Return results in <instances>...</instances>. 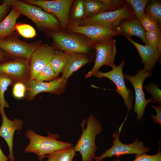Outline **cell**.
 <instances>
[{"label":"cell","instance_id":"cell-20","mask_svg":"<svg viewBox=\"0 0 161 161\" xmlns=\"http://www.w3.org/2000/svg\"><path fill=\"white\" fill-rule=\"evenodd\" d=\"M20 15L18 10L13 7L9 14L0 23V40L10 36L13 33L16 21Z\"/></svg>","mask_w":161,"mask_h":161},{"label":"cell","instance_id":"cell-2","mask_svg":"<svg viewBox=\"0 0 161 161\" xmlns=\"http://www.w3.org/2000/svg\"><path fill=\"white\" fill-rule=\"evenodd\" d=\"M3 2L16 8L20 14L31 19L40 30L48 32L62 31L60 24L56 17L39 7L19 0H5Z\"/></svg>","mask_w":161,"mask_h":161},{"label":"cell","instance_id":"cell-1","mask_svg":"<svg viewBox=\"0 0 161 161\" xmlns=\"http://www.w3.org/2000/svg\"><path fill=\"white\" fill-rule=\"evenodd\" d=\"M25 134L30 142L25 148L24 152L35 154L38 157V161H42L45 156L55 151L73 146L70 143L58 140L60 136L57 134L48 132V136H44L29 129Z\"/></svg>","mask_w":161,"mask_h":161},{"label":"cell","instance_id":"cell-37","mask_svg":"<svg viewBox=\"0 0 161 161\" xmlns=\"http://www.w3.org/2000/svg\"><path fill=\"white\" fill-rule=\"evenodd\" d=\"M10 7L4 3L0 5V23L6 17Z\"/></svg>","mask_w":161,"mask_h":161},{"label":"cell","instance_id":"cell-40","mask_svg":"<svg viewBox=\"0 0 161 161\" xmlns=\"http://www.w3.org/2000/svg\"><path fill=\"white\" fill-rule=\"evenodd\" d=\"M48 158V159L47 161H52V160L49 158Z\"/></svg>","mask_w":161,"mask_h":161},{"label":"cell","instance_id":"cell-38","mask_svg":"<svg viewBox=\"0 0 161 161\" xmlns=\"http://www.w3.org/2000/svg\"><path fill=\"white\" fill-rule=\"evenodd\" d=\"M12 59H11L3 50L0 48V64Z\"/></svg>","mask_w":161,"mask_h":161},{"label":"cell","instance_id":"cell-34","mask_svg":"<svg viewBox=\"0 0 161 161\" xmlns=\"http://www.w3.org/2000/svg\"><path fill=\"white\" fill-rule=\"evenodd\" d=\"M160 141H159V150L155 154L150 155L145 153L140 154H135V159L132 161H161V153L160 151ZM113 161H122L120 159H117Z\"/></svg>","mask_w":161,"mask_h":161},{"label":"cell","instance_id":"cell-19","mask_svg":"<svg viewBox=\"0 0 161 161\" xmlns=\"http://www.w3.org/2000/svg\"><path fill=\"white\" fill-rule=\"evenodd\" d=\"M67 53V61L61 78L67 80L73 72L90 61L85 54Z\"/></svg>","mask_w":161,"mask_h":161},{"label":"cell","instance_id":"cell-4","mask_svg":"<svg viewBox=\"0 0 161 161\" xmlns=\"http://www.w3.org/2000/svg\"><path fill=\"white\" fill-rule=\"evenodd\" d=\"M48 32L52 39L54 47L57 50L68 53L85 54L89 52L91 47L93 46L89 39L78 33L62 31Z\"/></svg>","mask_w":161,"mask_h":161},{"label":"cell","instance_id":"cell-14","mask_svg":"<svg viewBox=\"0 0 161 161\" xmlns=\"http://www.w3.org/2000/svg\"><path fill=\"white\" fill-rule=\"evenodd\" d=\"M0 72L8 76L13 83L17 82L25 83L29 81V61L23 58H16L0 64Z\"/></svg>","mask_w":161,"mask_h":161},{"label":"cell","instance_id":"cell-32","mask_svg":"<svg viewBox=\"0 0 161 161\" xmlns=\"http://www.w3.org/2000/svg\"><path fill=\"white\" fill-rule=\"evenodd\" d=\"M27 83L17 82L12 85V93L13 96L16 99H20L25 98L27 91Z\"/></svg>","mask_w":161,"mask_h":161},{"label":"cell","instance_id":"cell-23","mask_svg":"<svg viewBox=\"0 0 161 161\" xmlns=\"http://www.w3.org/2000/svg\"><path fill=\"white\" fill-rule=\"evenodd\" d=\"M74 146L55 151L45 156L52 161H73L76 155Z\"/></svg>","mask_w":161,"mask_h":161},{"label":"cell","instance_id":"cell-39","mask_svg":"<svg viewBox=\"0 0 161 161\" xmlns=\"http://www.w3.org/2000/svg\"><path fill=\"white\" fill-rule=\"evenodd\" d=\"M8 160V157L6 156L0 147V161H7Z\"/></svg>","mask_w":161,"mask_h":161},{"label":"cell","instance_id":"cell-30","mask_svg":"<svg viewBox=\"0 0 161 161\" xmlns=\"http://www.w3.org/2000/svg\"><path fill=\"white\" fill-rule=\"evenodd\" d=\"M139 21L143 28L145 31H146V32L160 29L157 21L151 16L145 13Z\"/></svg>","mask_w":161,"mask_h":161},{"label":"cell","instance_id":"cell-15","mask_svg":"<svg viewBox=\"0 0 161 161\" xmlns=\"http://www.w3.org/2000/svg\"><path fill=\"white\" fill-rule=\"evenodd\" d=\"M55 49L47 44H40L32 53L29 60V81L34 80L37 75L50 62Z\"/></svg>","mask_w":161,"mask_h":161},{"label":"cell","instance_id":"cell-5","mask_svg":"<svg viewBox=\"0 0 161 161\" xmlns=\"http://www.w3.org/2000/svg\"><path fill=\"white\" fill-rule=\"evenodd\" d=\"M134 18L133 11L126 4L120 8L105 11L91 17L85 18L79 25L99 24L111 29H117L122 21Z\"/></svg>","mask_w":161,"mask_h":161},{"label":"cell","instance_id":"cell-12","mask_svg":"<svg viewBox=\"0 0 161 161\" xmlns=\"http://www.w3.org/2000/svg\"><path fill=\"white\" fill-rule=\"evenodd\" d=\"M67 85V80L61 77L49 82L29 81L27 83V91L25 98L27 100L32 101L38 94L48 92L60 95L64 91Z\"/></svg>","mask_w":161,"mask_h":161},{"label":"cell","instance_id":"cell-28","mask_svg":"<svg viewBox=\"0 0 161 161\" xmlns=\"http://www.w3.org/2000/svg\"><path fill=\"white\" fill-rule=\"evenodd\" d=\"M149 0H127L126 2L132 7L133 12L139 21L144 13L145 8Z\"/></svg>","mask_w":161,"mask_h":161},{"label":"cell","instance_id":"cell-21","mask_svg":"<svg viewBox=\"0 0 161 161\" xmlns=\"http://www.w3.org/2000/svg\"><path fill=\"white\" fill-rule=\"evenodd\" d=\"M85 18L91 17L100 13L111 10L100 0H83Z\"/></svg>","mask_w":161,"mask_h":161},{"label":"cell","instance_id":"cell-13","mask_svg":"<svg viewBox=\"0 0 161 161\" xmlns=\"http://www.w3.org/2000/svg\"><path fill=\"white\" fill-rule=\"evenodd\" d=\"M40 41L28 43L18 39L6 38L0 40V48L11 59L23 58L30 60Z\"/></svg>","mask_w":161,"mask_h":161},{"label":"cell","instance_id":"cell-6","mask_svg":"<svg viewBox=\"0 0 161 161\" xmlns=\"http://www.w3.org/2000/svg\"><path fill=\"white\" fill-rule=\"evenodd\" d=\"M27 4L40 7L45 12L54 15L59 21L61 30L68 28L69 15L72 0H24Z\"/></svg>","mask_w":161,"mask_h":161},{"label":"cell","instance_id":"cell-18","mask_svg":"<svg viewBox=\"0 0 161 161\" xmlns=\"http://www.w3.org/2000/svg\"><path fill=\"white\" fill-rule=\"evenodd\" d=\"M117 29L121 35H123L126 37L136 36L142 40L146 45L148 44L145 36L146 32L137 18H131L122 21Z\"/></svg>","mask_w":161,"mask_h":161},{"label":"cell","instance_id":"cell-41","mask_svg":"<svg viewBox=\"0 0 161 161\" xmlns=\"http://www.w3.org/2000/svg\"><path fill=\"white\" fill-rule=\"evenodd\" d=\"M1 126H0V128Z\"/></svg>","mask_w":161,"mask_h":161},{"label":"cell","instance_id":"cell-11","mask_svg":"<svg viewBox=\"0 0 161 161\" xmlns=\"http://www.w3.org/2000/svg\"><path fill=\"white\" fill-rule=\"evenodd\" d=\"M68 29V32L86 36L93 45L97 42L113 38L115 36L121 35L117 29H111L99 24L70 26Z\"/></svg>","mask_w":161,"mask_h":161},{"label":"cell","instance_id":"cell-9","mask_svg":"<svg viewBox=\"0 0 161 161\" xmlns=\"http://www.w3.org/2000/svg\"><path fill=\"white\" fill-rule=\"evenodd\" d=\"M116 41L112 38L100 41L93 45L95 50V59L93 67L86 75V78L94 75L99 71L100 67L106 65L112 69L116 66L114 63L116 54Z\"/></svg>","mask_w":161,"mask_h":161},{"label":"cell","instance_id":"cell-10","mask_svg":"<svg viewBox=\"0 0 161 161\" xmlns=\"http://www.w3.org/2000/svg\"><path fill=\"white\" fill-rule=\"evenodd\" d=\"M125 63V61L123 59L119 65L113 68L111 71L106 72L99 71L93 76L99 78H106L114 83L117 86L116 89L114 90L123 98L124 104L127 108L128 114L133 108L134 96L131 90L127 89L125 84L123 71Z\"/></svg>","mask_w":161,"mask_h":161},{"label":"cell","instance_id":"cell-26","mask_svg":"<svg viewBox=\"0 0 161 161\" xmlns=\"http://www.w3.org/2000/svg\"><path fill=\"white\" fill-rule=\"evenodd\" d=\"M145 36L148 45L161 51V33L160 29L146 32Z\"/></svg>","mask_w":161,"mask_h":161},{"label":"cell","instance_id":"cell-3","mask_svg":"<svg viewBox=\"0 0 161 161\" xmlns=\"http://www.w3.org/2000/svg\"><path fill=\"white\" fill-rule=\"evenodd\" d=\"M82 129L81 136L74 146L76 151L81 155L82 161H92L96 157L97 148L95 143L96 135L102 130L101 123L93 114L87 120L84 119L80 124Z\"/></svg>","mask_w":161,"mask_h":161},{"label":"cell","instance_id":"cell-17","mask_svg":"<svg viewBox=\"0 0 161 161\" xmlns=\"http://www.w3.org/2000/svg\"><path fill=\"white\" fill-rule=\"evenodd\" d=\"M137 49L144 64V69L152 72L156 63L161 57V51L148 44L143 45L134 41L130 38L126 37Z\"/></svg>","mask_w":161,"mask_h":161},{"label":"cell","instance_id":"cell-25","mask_svg":"<svg viewBox=\"0 0 161 161\" xmlns=\"http://www.w3.org/2000/svg\"><path fill=\"white\" fill-rule=\"evenodd\" d=\"M13 84V80L8 76L0 72V110L9 107L8 103L4 98V93L7 88Z\"/></svg>","mask_w":161,"mask_h":161},{"label":"cell","instance_id":"cell-31","mask_svg":"<svg viewBox=\"0 0 161 161\" xmlns=\"http://www.w3.org/2000/svg\"><path fill=\"white\" fill-rule=\"evenodd\" d=\"M147 92L152 96V99L149 103L161 104V90L159 87L155 83L151 82L148 85L144 86Z\"/></svg>","mask_w":161,"mask_h":161},{"label":"cell","instance_id":"cell-8","mask_svg":"<svg viewBox=\"0 0 161 161\" xmlns=\"http://www.w3.org/2000/svg\"><path fill=\"white\" fill-rule=\"evenodd\" d=\"M152 75V72L144 68L138 70L134 75H129L126 73L124 74V78L131 83L134 89L135 102L133 112L137 114V119L139 121L142 120L147 105L152 100V97L148 99L145 98L143 90V85L145 80Z\"/></svg>","mask_w":161,"mask_h":161},{"label":"cell","instance_id":"cell-16","mask_svg":"<svg viewBox=\"0 0 161 161\" xmlns=\"http://www.w3.org/2000/svg\"><path fill=\"white\" fill-rule=\"evenodd\" d=\"M2 123L0 128V137L6 142L8 146L9 154L8 156L10 161H15L13 152V138L16 131H21L24 124L23 120L15 118L12 120L9 119L4 110H0Z\"/></svg>","mask_w":161,"mask_h":161},{"label":"cell","instance_id":"cell-33","mask_svg":"<svg viewBox=\"0 0 161 161\" xmlns=\"http://www.w3.org/2000/svg\"><path fill=\"white\" fill-rule=\"evenodd\" d=\"M18 33L22 36L26 38H32L36 35V32L33 27L26 24H18L15 27Z\"/></svg>","mask_w":161,"mask_h":161},{"label":"cell","instance_id":"cell-7","mask_svg":"<svg viewBox=\"0 0 161 161\" xmlns=\"http://www.w3.org/2000/svg\"><path fill=\"white\" fill-rule=\"evenodd\" d=\"M121 126L119 132L115 131L113 135V145L110 148L105 151L100 156H96L95 161H101L106 157H112L114 156L117 157L126 154H140L145 153L151 150L148 147H145L143 142L136 138L134 142L129 144L122 143L119 139V134L121 129Z\"/></svg>","mask_w":161,"mask_h":161},{"label":"cell","instance_id":"cell-29","mask_svg":"<svg viewBox=\"0 0 161 161\" xmlns=\"http://www.w3.org/2000/svg\"><path fill=\"white\" fill-rule=\"evenodd\" d=\"M145 13L155 19L157 22L160 27L161 24V4L160 1H152L148 7Z\"/></svg>","mask_w":161,"mask_h":161},{"label":"cell","instance_id":"cell-36","mask_svg":"<svg viewBox=\"0 0 161 161\" xmlns=\"http://www.w3.org/2000/svg\"><path fill=\"white\" fill-rule=\"evenodd\" d=\"M152 107L155 109L157 112V114H152L151 117L154 123L156 124L161 126V104H159V106H151Z\"/></svg>","mask_w":161,"mask_h":161},{"label":"cell","instance_id":"cell-27","mask_svg":"<svg viewBox=\"0 0 161 161\" xmlns=\"http://www.w3.org/2000/svg\"><path fill=\"white\" fill-rule=\"evenodd\" d=\"M58 74L55 72L49 63L37 75L34 80L44 82L50 81L58 78Z\"/></svg>","mask_w":161,"mask_h":161},{"label":"cell","instance_id":"cell-22","mask_svg":"<svg viewBox=\"0 0 161 161\" xmlns=\"http://www.w3.org/2000/svg\"><path fill=\"white\" fill-rule=\"evenodd\" d=\"M85 18L83 0H78L75 1L72 7L68 27L79 25L81 21Z\"/></svg>","mask_w":161,"mask_h":161},{"label":"cell","instance_id":"cell-35","mask_svg":"<svg viewBox=\"0 0 161 161\" xmlns=\"http://www.w3.org/2000/svg\"><path fill=\"white\" fill-rule=\"evenodd\" d=\"M111 10H115L123 7L126 4L122 0H100Z\"/></svg>","mask_w":161,"mask_h":161},{"label":"cell","instance_id":"cell-24","mask_svg":"<svg viewBox=\"0 0 161 161\" xmlns=\"http://www.w3.org/2000/svg\"><path fill=\"white\" fill-rule=\"evenodd\" d=\"M67 56L66 52L61 50H55L50 64L56 73L59 75L62 72L67 62Z\"/></svg>","mask_w":161,"mask_h":161}]
</instances>
